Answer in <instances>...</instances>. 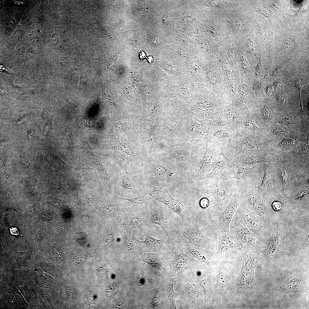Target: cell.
Returning a JSON list of instances; mask_svg holds the SVG:
<instances>
[{"label": "cell", "mask_w": 309, "mask_h": 309, "mask_svg": "<svg viewBox=\"0 0 309 309\" xmlns=\"http://www.w3.org/2000/svg\"><path fill=\"white\" fill-rule=\"evenodd\" d=\"M264 70L263 67L260 62H259L257 65L255 70V74L256 76L259 77L262 76L263 74Z\"/></svg>", "instance_id": "cell-45"}, {"label": "cell", "mask_w": 309, "mask_h": 309, "mask_svg": "<svg viewBox=\"0 0 309 309\" xmlns=\"http://www.w3.org/2000/svg\"><path fill=\"white\" fill-rule=\"evenodd\" d=\"M131 236L135 244L142 246L148 252H158L161 250H167L171 249V244L167 237H164L161 239H157L151 235L146 234L145 240L144 241H140L132 233Z\"/></svg>", "instance_id": "cell-8"}, {"label": "cell", "mask_w": 309, "mask_h": 309, "mask_svg": "<svg viewBox=\"0 0 309 309\" xmlns=\"http://www.w3.org/2000/svg\"><path fill=\"white\" fill-rule=\"evenodd\" d=\"M283 84L280 82H276L273 84V88L274 90H279L282 87Z\"/></svg>", "instance_id": "cell-49"}, {"label": "cell", "mask_w": 309, "mask_h": 309, "mask_svg": "<svg viewBox=\"0 0 309 309\" xmlns=\"http://www.w3.org/2000/svg\"><path fill=\"white\" fill-rule=\"evenodd\" d=\"M35 133L34 130L31 129L29 130L27 134V138L29 142H30L33 139V135Z\"/></svg>", "instance_id": "cell-51"}, {"label": "cell", "mask_w": 309, "mask_h": 309, "mask_svg": "<svg viewBox=\"0 0 309 309\" xmlns=\"http://www.w3.org/2000/svg\"><path fill=\"white\" fill-rule=\"evenodd\" d=\"M260 115L263 120L265 121H269L271 117L270 109L267 105H264L261 109Z\"/></svg>", "instance_id": "cell-36"}, {"label": "cell", "mask_w": 309, "mask_h": 309, "mask_svg": "<svg viewBox=\"0 0 309 309\" xmlns=\"http://www.w3.org/2000/svg\"><path fill=\"white\" fill-rule=\"evenodd\" d=\"M118 197L120 199L130 202L132 205L131 210L136 212L143 211L147 206L148 202L152 199L145 194L142 195L139 194L136 197L131 198Z\"/></svg>", "instance_id": "cell-16"}, {"label": "cell", "mask_w": 309, "mask_h": 309, "mask_svg": "<svg viewBox=\"0 0 309 309\" xmlns=\"http://www.w3.org/2000/svg\"><path fill=\"white\" fill-rule=\"evenodd\" d=\"M287 98V95L285 93L282 92H279L276 96V102L278 104H283L286 102Z\"/></svg>", "instance_id": "cell-39"}, {"label": "cell", "mask_w": 309, "mask_h": 309, "mask_svg": "<svg viewBox=\"0 0 309 309\" xmlns=\"http://www.w3.org/2000/svg\"><path fill=\"white\" fill-rule=\"evenodd\" d=\"M167 291V298L169 301L170 308L177 309L175 301L179 294L176 293L173 289V282L175 278L167 275H166Z\"/></svg>", "instance_id": "cell-20"}, {"label": "cell", "mask_w": 309, "mask_h": 309, "mask_svg": "<svg viewBox=\"0 0 309 309\" xmlns=\"http://www.w3.org/2000/svg\"><path fill=\"white\" fill-rule=\"evenodd\" d=\"M142 260L155 268L166 276L169 274V270L167 262L157 253H145L141 256Z\"/></svg>", "instance_id": "cell-12"}, {"label": "cell", "mask_w": 309, "mask_h": 309, "mask_svg": "<svg viewBox=\"0 0 309 309\" xmlns=\"http://www.w3.org/2000/svg\"><path fill=\"white\" fill-rule=\"evenodd\" d=\"M96 167L101 175L104 180L107 182L108 180L107 171L105 165L101 162L97 161L94 162Z\"/></svg>", "instance_id": "cell-32"}, {"label": "cell", "mask_w": 309, "mask_h": 309, "mask_svg": "<svg viewBox=\"0 0 309 309\" xmlns=\"http://www.w3.org/2000/svg\"><path fill=\"white\" fill-rule=\"evenodd\" d=\"M32 253L31 250L24 252L15 251L14 256L18 265L21 267L28 266L31 261Z\"/></svg>", "instance_id": "cell-26"}, {"label": "cell", "mask_w": 309, "mask_h": 309, "mask_svg": "<svg viewBox=\"0 0 309 309\" xmlns=\"http://www.w3.org/2000/svg\"><path fill=\"white\" fill-rule=\"evenodd\" d=\"M235 136L225 127L215 128L209 137L210 144L220 148H225Z\"/></svg>", "instance_id": "cell-9"}, {"label": "cell", "mask_w": 309, "mask_h": 309, "mask_svg": "<svg viewBox=\"0 0 309 309\" xmlns=\"http://www.w3.org/2000/svg\"><path fill=\"white\" fill-rule=\"evenodd\" d=\"M221 155L218 156L211 163V166L213 168L212 172L205 177L199 178V179H204L213 178L220 173L225 168L226 164L225 161V158L221 153Z\"/></svg>", "instance_id": "cell-18"}, {"label": "cell", "mask_w": 309, "mask_h": 309, "mask_svg": "<svg viewBox=\"0 0 309 309\" xmlns=\"http://www.w3.org/2000/svg\"><path fill=\"white\" fill-rule=\"evenodd\" d=\"M140 57L141 60H142L143 59L146 58L145 53L142 51H141V52H140Z\"/></svg>", "instance_id": "cell-55"}, {"label": "cell", "mask_w": 309, "mask_h": 309, "mask_svg": "<svg viewBox=\"0 0 309 309\" xmlns=\"http://www.w3.org/2000/svg\"><path fill=\"white\" fill-rule=\"evenodd\" d=\"M261 83L260 81L256 80L255 81L253 84V88L255 90L259 89L261 87Z\"/></svg>", "instance_id": "cell-53"}, {"label": "cell", "mask_w": 309, "mask_h": 309, "mask_svg": "<svg viewBox=\"0 0 309 309\" xmlns=\"http://www.w3.org/2000/svg\"><path fill=\"white\" fill-rule=\"evenodd\" d=\"M40 218L44 222H48L51 221L52 218V215L51 213L47 211H44L41 214Z\"/></svg>", "instance_id": "cell-41"}, {"label": "cell", "mask_w": 309, "mask_h": 309, "mask_svg": "<svg viewBox=\"0 0 309 309\" xmlns=\"http://www.w3.org/2000/svg\"><path fill=\"white\" fill-rule=\"evenodd\" d=\"M168 240L172 245L188 243L205 249L210 248L214 241L213 239L207 237L200 231L196 217L187 227L183 229L179 228L172 233Z\"/></svg>", "instance_id": "cell-2"}, {"label": "cell", "mask_w": 309, "mask_h": 309, "mask_svg": "<svg viewBox=\"0 0 309 309\" xmlns=\"http://www.w3.org/2000/svg\"><path fill=\"white\" fill-rule=\"evenodd\" d=\"M309 138V134H308L300 145V149L302 151H303L306 148H308Z\"/></svg>", "instance_id": "cell-46"}, {"label": "cell", "mask_w": 309, "mask_h": 309, "mask_svg": "<svg viewBox=\"0 0 309 309\" xmlns=\"http://www.w3.org/2000/svg\"><path fill=\"white\" fill-rule=\"evenodd\" d=\"M296 141L295 139L284 137L276 145V147L281 148H285L294 144Z\"/></svg>", "instance_id": "cell-34"}, {"label": "cell", "mask_w": 309, "mask_h": 309, "mask_svg": "<svg viewBox=\"0 0 309 309\" xmlns=\"http://www.w3.org/2000/svg\"><path fill=\"white\" fill-rule=\"evenodd\" d=\"M152 197L163 203L179 216L181 218L182 224L185 227L190 224L195 217L185 206L168 194L155 192Z\"/></svg>", "instance_id": "cell-4"}, {"label": "cell", "mask_w": 309, "mask_h": 309, "mask_svg": "<svg viewBox=\"0 0 309 309\" xmlns=\"http://www.w3.org/2000/svg\"><path fill=\"white\" fill-rule=\"evenodd\" d=\"M38 204L36 203L34 204L27 209L24 213L25 216L26 217L33 216L38 212Z\"/></svg>", "instance_id": "cell-38"}, {"label": "cell", "mask_w": 309, "mask_h": 309, "mask_svg": "<svg viewBox=\"0 0 309 309\" xmlns=\"http://www.w3.org/2000/svg\"><path fill=\"white\" fill-rule=\"evenodd\" d=\"M47 202L52 205L59 206L60 205V203L59 201L57 199L52 197H49L47 199Z\"/></svg>", "instance_id": "cell-47"}, {"label": "cell", "mask_w": 309, "mask_h": 309, "mask_svg": "<svg viewBox=\"0 0 309 309\" xmlns=\"http://www.w3.org/2000/svg\"><path fill=\"white\" fill-rule=\"evenodd\" d=\"M199 281L200 286L203 290V292L206 293L208 291V284L206 278L204 277L200 276L199 277Z\"/></svg>", "instance_id": "cell-40"}, {"label": "cell", "mask_w": 309, "mask_h": 309, "mask_svg": "<svg viewBox=\"0 0 309 309\" xmlns=\"http://www.w3.org/2000/svg\"><path fill=\"white\" fill-rule=\"evenodd\" d=\"M273 90L274 88L272 86H268L266 88V92L267 95L268 97L272 95L273 92Z\"/></svg>", "instance_id": "cell-52"}, {"label": "cell", "mask_w": 309, "mask_h": 309, "mask_svg": "<svg viewBox=\"0 0 309 309\" xmlns=\"http://www.w3.org/2000/svg\"><path fill=\"white\" fill-rule=\"evenodd\" d=\"M50 124H47L45 127L44 130H45V132H46V133H47V132L49 131L50 128Z\"/></svg>", "instance_id": "cell-56"}, {"label": "cell", "mask_w": 309, "mask_h": 309, "mask_svg": "<svg viewBox=\"0 0 309 309\" xmlns=\"http://www.w3.org/2000/svg\"><path fill=\"white\" fill-rule=\"evenodd\" d=\"M229 232L230 234L235 237L239 245L244 249L250 233L238 208L231 222Z\"/></svg>", "instance_id": "cell-6"}, {"label": "cell", "mask_w": 309, "mask_h": 309, "mask_svg": "<svg viewBox=\"0 0 309 309\" xmlns=\"http://www.w3.org/2000/svg\"><path fill=\"white\" fill-rule=\"evenodd\" d=\"M187 277L188 278L186 279V280L184 279L185 281L184 282L185 283L183 284V285H184L183 287H184V289L185 290L183 292H185L184 293L185 296L187 297L188 300L190 301L191 300L193 301L196 300L199 296L198 290L193 279L190 278L189 276Z\"/></svg>", "instance_id": "cell-19"}, {"label": "cell", "mask_w": 309, "mask_h": 309, "mask_svg": "<svg viewBox=\"0 0 309 309\" xmlns=\"http://www.w3.org/2000/svg\"><path fill=\"white\" fill-rule=\"evenodd\" d=\"M64 225L61 223L59 224L57 227V231L60 234H62L64 232L65 229Z\"/></svg>", "instance_id": "cell-50"}, {"label": "cell", "mask_w": 309, "mask_h": 309, "mask_svg": "<svg viewBox=\"0 0 309 309\" xmlns=\"http://www.w3.org/2000/svg\"><path fill=\"white\" fill-rule=\"evenodd\" d=\"M159 39L158 37H154L152 38V41L154 44H157L159 43Z\"/></svg>", "instance_id": "cell-54"}, {"label": "cell", "mask_w": 309, "mask_h": 309, "mask_svg": "<svg viewBox=\"0 0 309 309\" xmlns=\"http://www.w3.org/2000/svg\"><path fill=\"white\" fill-rule=\"evenodd\" d=\"M82 141L83 146L86 152L89 155H91L92 156H94V154L89 144L88 141L85 139H83Z\"/></svg>", "instance_id": "cell-43"}, {"label": "cell", "mask_w": 309, "mask_h": 309, "mask_svg": "<svg viewBox=\"0 0 309 309\" xmlns=\"http://www.w3.org/2000/svg\"><path fill=\"white\" fill-rule=\"evenodd\" d=\"M144 212L146 226L152 224L159 225L168 240L172 233L180 228L176 215L154 200L148 202Z\"/></svg>", "instance_id": "cell-1"}, {"label": "cell", "mask_w": 309, "mask_h": 309, "mask_svg": "<svg viewBox=\"0 0 309 309\" xmlns=\"http://www.w3.org/2000/svg\"><path fill=\"white\" fill-rule=\"evenodd\" d=\"M239 203V198L235 195L231 199V201L224 210L220 212L216 219V229L226 234H230L229 226Z\"/></svg>", "instance_id": "cell-7"}, {"label": "cell", "mask_w": 309, "mask_h": 309, "mask_svg": "<svg viewBox=\"0 0 309 309\" xmlns=\"http://www.w3.org/2000/svg\"><path fill=\"white\" fill-rule=\"evenodd\" d=\"M181 244L185 252L189 257L208 265L209 264L208 255L203 248L188 243H183Z\"/></svg>", "instance_id": "cell-14"}, {"label": "cell", "mask_w": 309, "mask_h": 309, "mask_svg": "<svg viewBox=\"0 0 309 309\" xmlns=\"http://www.w3.org/2000/svg\"><path fill=\"white\" fill-rule=\"evenodd\" d=\"M290 129L289 127L283 125H277L272 130V133L276 135H284L288 134Z\"/></svg>", "instance_id": "cell-35"}, {"label": "cell", "mask_w": 309, "mask_h": 309, "mask_svg": "<svg viewBox=\"0 0 309 309\" xmlns=\"http://www.w3.org/2000/svg\"><path fill=\"white\" fill-rule=\"evenodd\" d=\"M242 115L245 135L255 136L260 134L263 129L257 126L253 118L244 114Z\"/></svg>", "instance_id": "cell-17"}, {"label": "cell", "mask_w": 309, "mask_h": 309, "mask_svg": "<svg viewBox=\"0 0 309 309\" xmlns=\"http://www.w3.org/2000/svg\"><path fill=\"white\" fill-rule=\"evenodd\" d=\"M229 272L224 266L219 267V271L217 278V282L220 291L223 292L227 286L230 280Z\"/></svg>", "instance_id": "cell-24"}, {"label": "cell", "mask_w": 309, "mask_h": 309, "mask_svg": "<svg viewBox=\"0 0 309 309\" xmlns=\"http://www.w3.org/2000/svg\"><path fill=\"white\" fill-rule=\"evenodd\" d=\"M227 159L229 161L234 165L238 169V171L236 174L232 178H234L238 179H245L249 175L251 169L245 166H237L231 161L227 157Z\"/></svg>", "instance_id": "cell-28"}, {"label": "cell", "mask_w": 309, "mask_h": 309, "mask_svg": "<svg viewBox=\"0 0 309 309\" xmlns=\"http://www.w3.org/2000/svg\"><path fill=\"white\" fill-rule=\"evenodd\" d=\"M258 188L262 190H271L273 189L270 177L265 169L264 174L261 184L257 186Z\"/></svg>", "instance_id": "cell-29"}, {"label": "cell", "mask_w": 309, "mask_h": 309, "mask_svg": "<svg viewBox=\"0 0 309 309\" xmlns=\"http://www.w3.org/2000/svg\"><path fill=\"white\" fill-rule=\"evenodd\" d=\"M212 195L216 200L219 211H223L228 205L230 198L228 189L226 185H218L213 191Z\"/></svg>", "instance_id": "cell-13"}, {"label": "cell", "mask_w": 309, "mask_h": 309, "mask_svg": "<svg viewBox=\"0 0 309 309\" xmlns=\"http://www.w3.org/2000/svg\"><path fill=\"white\" fill-rule=\"evenodd\" d=\"M148 60L149 62L151 63L153 60V59L151 56H149L148 57Z\"/></svg>", "instance_id": "cell-57"}, {"label": "cell", "mask_w": 309, "mask_h": 309, "mask_svg": "<svg viewBox=\"0 0 309 309\" xmlns=\"http://www.w3.org/2000/svg\"><path fill=\"white\" fill-rule=\"evenodd\" d=\"M124 171L121 173L120 176V183L122 189L126 192L139 194L128 172Z\"/></svg>", "instance_id": "cell-21"}, {"label": "cell", "mask_w": 309, "mask_h": 309, "mask_svg": "<svg viewBox=\"0 0 309 309\" xmlns=\"http://www.w3.org/2000/svg\"><path fill=\"white\" fill-rule=\"evenodd\" d=\"M171 250V253L167 262L170 269L169 275L172 277H178L191 268L194 259L185 253L181 244L172 245Z\"/></svg>", "instance_id": "cell-3"}, {"label": "cell", "mask_w": 309, "mask_h": 309, "mask_svg": "<svg viewBox=\"0 0 309 309\" xmlns=\"http://www.w3.org/2000/svg\"><path fill=\"white\" fill-rule=\"evenodd\" d=\"M297 120L298 118L296 116L288 114L281 118L278 122L282 125L289 127L296 124Z\"/></svg>", "instance_id": "cell-31"}, {"label": "cell", "mask_w": 309, "mask_h": 309, "mask_svg": "<svg viewBox=\"0 0 309 309\" xmlns=\"http://www.w3.org/2000/svg\"><path fill=\"white\" fill-rule=\"evenodd\" d=\"M272 206L274 210L278 211L282 207V203L280 201H275L273 203Z\"/></svg>", "instance_id": "cell-48"}, {"label": "cell", "mask_w": 309, "mask_h": 309, "mask_svg": "<svg viewBox=\"0 0 309 309\" xmlns=\"http://www.w3.org/2000/svg\"><path fill=\"white\" fill-rule=\"evenodd\" d=\"M278 174L280 185L282 189H285L290 183L291 172L287 167L280 166L278 169Z\"/></svg>", "instance_id": "cell-25"}, {"label": "cell", "mask_w": 309, "mask_h": 309, "mask_svg": "<svg viewBox=\"0 0 309 309\" xmlns=\"http://www.w3.org/2000/svg\"><path fill=\"white\" fill-rule=\"evenodd\" d=\"M64 132L66 141L65 142H66L67 146H69L70 148L71 147L72 148L74 144L72 134L71 130H70V129L66 128Z\"/></svg>", "instance_id": "cell-37"}, {"label": "cell", "mask_w": 309, "mask_h": 309, "mask_svg": "<svg viewBox=\"0 0 309 309\" xmlns=\"http://www.w3.org/2000/svg\"><path fill=\"white\" fill-rule=\"evenodd\" d=\"M301 278L300 277L296 276L289 279L284 286L286 292H303L304 282Z\"/></svg>", "instance_id": "cell-22"}, {"label": "cell", "mask_w": 309, "mask_h": 309, "mask_svg": "<svg viewBox=\"0 0 309 309\" xmlns=\"http://www.w3.org/2000/svg\"><path fill=\"white\" fill-rule=\"evenodd\" d=\"M308 83V81L304 80L302 78H297L295 80L292 86L294 87L297 89L299 94L300 100V107L301 110L302 108V105L300 96V92L302 88L305 85Z\"/></svg>", "instance_id": "cell-33"}, {"label": "cell", "mask_w": 309, "mask_h": 309, "mask_svg": "<svg viewBox=\"0 0 309 309\" xmlns=\"http://www.w3.org/2000/svg\"><path fill=\"white\" fill-rule=\"evenodd\" d=\"M210 146L211 147L207 150L201 163L200 169L207 164L212 163L221 152L222 149L220 148L211 145Z\"/></svg>", "instance_id": "cell-23"}, {"label": "cell", "mask_w": 309, "mask_h": 309, "mask_svg": "<svg viewBox=\"0 0 309 309\" xmlns=\"http://www.w3.org/2000/svg\"><path fill=\"white\" fill-rule=\"evenodd\" d=\"M308 190L306 189L302 190L297 193L296 198L298 199H301L305 198L308 195Z\"/></svg>", "instance_id": "cell-42"}, {"label": "cell", "mask_w": 309, "mask_h": 309, "mask_svg": "<svg viewBox=\"0 0 309 309\" xmlns=\"http://www.w3.org/2000/svg\"><path fill=\"white\" fill-rule=\"evenodd\" d=\"M217 230L219 242L216 254L225 253L238 247L239 244L235 237L225 233L220 230Z\"/></svg>", "instance_id": "cell-11"}, {"label": "cell", "mask_w": 309, "mask_h": 309, "mask_svg": "<svg viewBox=\"0 0 309 309\" xmlns=\"http://www.w3.org/2000/svg\"><path fill=\"white\" fill-rule=\"evenodd\" d=\"M199 205L201 208L204 209L206 208L209 205L210 201L207 198H203L200 200Z\"/></svg>", "instance_id": "cell-44"}, {"label": "cell", "mask_w": 309, "mask_h": 309, "mask_svg": "<svg viewBox=\"0 0 309 309\" xmlns=\"http://www.w3.org/2000/svg\"><path fill=\"white\" fill-rule=\"evenodd\" d=\"M307 109L308 111H309V102L308 101L307 104Z\"/></svg>", "instance_id": "cell-58"}, {"label": "cell", "mask_w": 309, "mask_h": 309, "mask_svg": "<svg viewBox=\"0 0 309 309\" xmlns=\"http://www.w3.org/2000/svg\"><path fill=\"white\" fill-rule=\"evenodd\" d=\"M114 202H106L102 203L99 208L98 213L101 216L105 218L114 217L117 221L121 223L131 207H128L123 203V199L118 196Z\"/></svg>", "instance_id": "cell-5"}, {"label": "cell", "mask_w": 309, "mask_h": 309, "mask_svg": "<svg viewBox=\"0 0 309 309\" xmlns=\"http://www.w3.org/2000/svg\"><path fill=\"white\" fill-rule=\"evenodd\" d=\"M237 160L241 163L246 165L273 162L278 159L275 156L266 154H258L252 156H242L236 157Z\"/></svg>", "instance_id": "cell-15"}, {"label": "cell", "mask_w": 309, "mask_h": 309, "mask_svg": "<svg viewBox=\"0 0 309 309\" xmlns=\"http://www.w3.org/2000/svg\"><path fill=\"white\" fill-rule=\"evenodd\" d=\"M247 201L249 207L257 213L260 214L264 210L263 205L258 196L249 195L247 197Z\"/></svg>", "instance_id": "cell-27"}, {"label": "cell", "mask_w": 309, "mask_h": 309, "mask_svg": "<svg viewBox=\"0 0 309 309\" xmlns=\"http://www.w3.org/2000/svg\"><path fill=\"white\" fill-rule=\"evenodd\" d=\"M131 208L121 223L125 224L132 231L135 229L141 232L146 226L144 210L136 212L132 211Z\"/></svg>", "instance_id": "cell-10"}, {"label": "cell", "mask_w": 309, "mask_h": 309, "mask_svg": "<svg viewBox=\"0 0 309 309\" xmlns=\"http://www.w3.org/2000/svg\"><path fill=\"white\" fill-rule=\"evenodd\" d=\"M33 234L36 245H40L45 238V229L42 226H37L34 229Z\"/></svg>", "instance_id": "cell-30"}]
</instances>
